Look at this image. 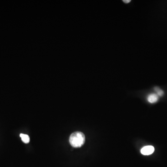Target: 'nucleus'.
<instances>
[{
	"mask_svg": "<svg viewBox=\"0 0 167 167\" xmlns=\"http://www.w3.org/2000/svg\"><path fill=\"white\" fill-rule=\"evenodd\" d=\"M85 137L84 133L79 131L74 132L69 137V142L74 148L81 147L85 143Z\"/></svg>",
	"mask_w": 167,
	"mask_h": 167,
	"instance_id": "nucleus-1",
	"label": "nucleus"
},
{
	"mask_svg": "<svg viewBox=\"0 0 167 167\" xmlns=\"http://www.w3.org/2000/svg\"><path fill=\"white\" fill-rule=\"evenodd\" d=\"M154 147L152 146H147L143 147L141 150V153L143 155H150L154 152Z\"/></svg>",
	"mask_w": 167,
	"mask_h": 167,
	"instance_id": "nucleus-2",
	"label": "nucleus"
},
{
	"mask_svg": "<svg viewBox=\"0 0 167 167\" xmlns=\"http://www.w3.org/2000/svg\"><path fill=\"white\" fill-rule=\"evenodd\" d=\"M147 99L150 103H155L157 102L158 100V96L156 94H151L148 96Z\"/></svg>",
	"mask_w": 167,
	"mask_h": 167,
	"instance_id": "nucleus-3",
	"label": "nucleus"
},
{
	"mask_svg": "<svg viewBox=\"0 0 167 167\" xmlns=\"http://www.w3.org/2000/svg\"><path fill=\"white\" fill-rule=\"evenodd\" d=\"M20 137H21V140L23 141V142L25 144H28L29 143L30 137L28 135L21 133L20 134Z\"/></svg>",
	"mask_w": 167,
	"mask_h": 167,
	"instance_id": "nucleus-4",
	"label": "nucleus"
},
{
	"mask_svg": "<svg viewBox=\"0 0 167 167\" xmlns=\"http://www.w3.org/2000/svg\"><path fill=\"white\" fill-rule=\"evenodd\" d=\"M155 91L157 92V93H158L157 95H158V96H162L163 95L164 93H163V90H161V89H160L159 88H155Z\"/></svg>",
	"mask_w": 167,
	"mask_h": 167,
	"instance_id": "nucleus-5",
	"label": "nucleus"
},
{
	"mask_svg": "<svg viewBox=\"0 0 167 167\" xmlns=\"http://www.w3.org/2000/svg\"><path fill=\"white\" fill-rule=\"evenodd\" d=\"M123 1L125 3H129V2H131V0H123Z\"/></svg>",
	"mask_w": 167,
	"mask_h": 167,
	"instance_id": "nucleus-6",
	"label": "nucleus"
}]
</instances>
